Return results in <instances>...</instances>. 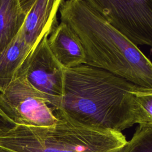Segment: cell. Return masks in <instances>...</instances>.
Segmentation results:
<instances>
[{
    "label": "cell",
    "instance_id": "cell-1",
    "mask_svg": "<svg viewBox=\"0 0 152 152\" xmlns=\"http://www.w3.org/2000/svg\"><path fill=\"white\" fill-rule=\"evenodd\" d=\"M137 86L86 64L65 69L64 96L54 111L88 127L121 132L140 124L134 95Z\"/></svg>",
    "mask_w": 152,
    "mask_h": 152
},
{
    "label": "cell",
    "instance_id": "cell-2",
    "mask_svg": "<svg viewBox=\"0 0 152 152\" xmlns=\"http://www.w3.org/2000/svg\"><path fill=\"white\" fill-rule=\"evenodd\" d=\"M59 12L61 22L68 24L79 37L86 65L137 86L152 88V62L87 0H62Z\"/></svg>",
    "mask_w": 152,
    "mask_h": 152
},
{
    "label": "cell",
    "instance_id": "cell-3",
    "mask_svg": "<svg viewBox=\"0 0 152 152\" xmlns=\"http://www.w3.org/2000/svg\"><path fill=\"white\" fill-rule=\"evenodd\" d=\"M54 112L55 125H17L0 136V147L13 152H119L127 142L121 132L88 127Z\"/></svg>",
    "mask_w": 152,
    "mask_h": 152
},
{
    "label": "cell",
    "instance_id": "cell-4",
    "mask_svg": "<svg viewBox=\"0 0 152 152\" xmlns=\"http://www.w3.org/2000/svg\"><path fill=\"white\" fill-rule=\"evenodd\" d=\"M0 109L15 125L51 126L58 120L46 97L23 77L0 91Z\"/></svg>",
    "mask_w": 152,
    "mask_h": 152
},
{
    "label": "cell",
    "instance_id": "cell-5",
    "mask_svg": "<svg viewBox=\"0 0 152 152\" xmlns=\"http://www.w3.org/2000/svg\"><path fill=\"white\" fill-rule=\"evenodd\" d=\"M135 46L152 52V0H87Z\"/></svg>",
    "mask_w": 152,
    "mask_h": 152
},
{
    "label": "cell",
    "instance_id": "cell-6",
    "mask_svg": "<svg viewBox=\"0 0 152 152\" xmlns=\"http://www.w3.org/2000/svg\"><path fill=\"white\" fill-rule=\"evenodd\" d=\"M46 36L30 52L14 77H23L44 94L53 109H58L64 96L65 69L51 52Z\"/></svg>",
    "mask_w": 152,
    "mask_h": 152
},
{
    "label": "cell",
    "instance_id": "cell-7",
    "mask_svg": "<svg viewBox=\"0 0 152 152\" xmlns=\"http://www.w3.org/2000/svg\"><path fill=\"white\" fill-rule=\"evenodd\" d=\"M62 0H26L27 15L20 30L32 50L58 25L57 13Z\"/></svg>",
    "mask_w": 152,
    "mask_h": 152
},
{
    "label": "cell",
    "instance_id": "cell-8",
    "mask_svg": "<svg viewBox=\"0 0 152 152\" xmlns=\"http://www.w3.org/2000/svg\"><path fill=\"white\" fill-rule=\"evenodd\" d=\"M53 55L64 69L86 64V55L82 43L71 28L61 22L48 38Z\"/></svg>",
    "mask_w": 152,
    "mask_h": 152
},
{
    "label": "cell",
    "instance_id": "cell-9",
    "mask_svg": "<svg viewBox=\"0 0 152 152\" xmlns=\"http://www.w3.org/2000/svg\"><path fill=\"white\" fill-rule=\"evenodd\" d=\"M26 15V0H0V55L19 33Z\"/></svg>",
    "mask_w": 152,
    "mask_h": 152
},
{
    "label": "cell",
    "instance_id": "cell-10",
    "mask_svg": "<svg viewBox=\"0 0 152 152\" xmlns=\"http://www.w3.org/2000/svg\"><path fill=\"white\" fill-rule=\"evenodd\" d=\"M32 49L19 31L0 55V91L5 90Z\"/></svg>",
    "mask_w": 152,
    "mask_h": 152
},
{
    "label": "cell",
    "instance_id": "cell-11",
    "mask_svg": "<svg viewBox=\"0 0 152 152\" xmlns=\"http://www.w3.org/2000/svg\"><path fill=\"white\" fill-rule=\"evenodd\" d=\"M119 152H152V125L140 124Z\"/></svg>",
    "mask_w": 152,
    "mask_h": 152
},
{
    "label": "cell",
    "instance_id": "cell-12",
    "mask_svg": "<svg viewBox=\"0 0 152 152\" xmlns=\"http://www.w3.org/2000/svg\"><path fill=\"white\" fill-rule=\"evenodd\" d=\"M134 95L140 113V124L152 125V88L137 86Z\"/></svg>",
    "mask_w": 152,
    "mask_h": 152
},
{
    "label": "cell",
    "instance_id": "cell-13",
    "mask_svg": "<svg viewBox=\"0 0 152 152\" xmlns=\"http://www.w3.org/2000/svg\"><path fill=\"white\" fill-rule=\"evenodd\" d=\"M15 126V124L0 109V136Z\"/></svg>",
    "mask_w": 152,
    "mask_h": 152
},
{
    "label": "cell",
    "instance_id": "cell-14",
    "mask_svg": "<svg viewBox=\"0 0 152 152\" xmlns=\"http://www.w3.org/2000/svg\"><path fill=\"white\" fill-rule=\"evenodd\" d=\"M0 152H13V151H10V150H6V149L0 147Z\"/></svg>",
    "mask_w": 152,
    "mask_h": 152
}]
</instances>
